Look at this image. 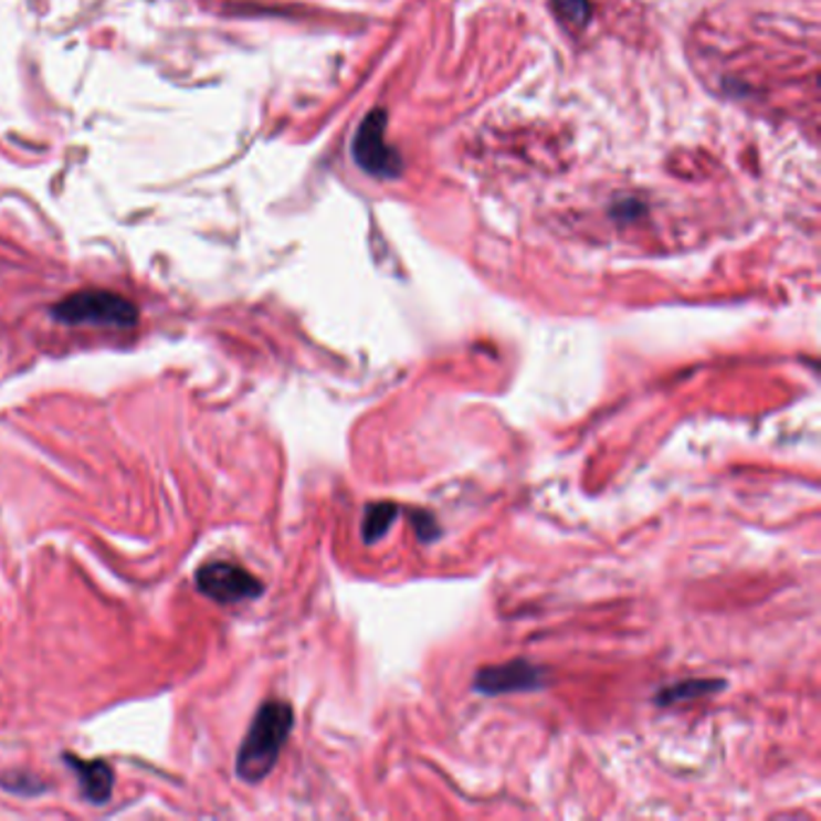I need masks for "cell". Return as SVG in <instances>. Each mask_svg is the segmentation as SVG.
Segmentation results:
<instances>
[{"label": "cell", "instance_id": "10", "mask_svg": "<svg viewBox=\"0 0 821 821\" xmlns=\"http://www.w3.org/2000/svg\"><path fill=\"white\" fill-rule=\"evenodd\" d=\"M414 525H417V535H420V540H422V543L434 540V537L439 535V533H436V520H434L432 516H427V514H417Z\"/></svg>", "mask_w": 821, "mask_h": 821}, {"label": "cell", "instance_id": "9", "mask_svg": "<svg viewBox=\"0 0 821 821\" xmlns=\"http://www.w3.org/2000/svg\"><path fill=\"white\" fill-rule=\"evenodd\" d=\"M551 8H555L561 22L571 27H586V22L590 20L588 0H551Z\"/></svg>", "mask_w": 821, "mask_h": 821}, {"label": "cell", "instance_id": "5", "mask_svg": "<svg viewBox=\"0 0 821 821\" xmlns=\"http://www.w3.org/2000/svg\"><path fill=\"white\" fill-rule=\"evenodd\" d=\"M547 682L549 675L543 667H537L528 661H511L504 665L482 667L473 680V690L484 696H499L514 692L545 690Z\"/></svg>", "mask_w": 821, "mask_h": 821}, {"label": "cell", "instance_id": "1", "mask_svg": "<svg viewBox=\"0 0 821 821\" xmlns=\"http://www.w3.org/2000/svg\"><path fill=\"white\" fill-rule=\"evenodd\" d=\"M292 725L294 711L290 704L265 702L255 713L244 743L239 747L236 776L246 783H259L271 773L292 733Z\"/></svg>", "mask_w": 821, "mask_h": 821}, {"label": "cell", "instance_id": "3", "mask_svg": "<svg viewBox=\"0 0 821 821\" xmlns=\"http://www.w3.org/2000/svg\"><path fill=\"white\" fill-rule=\"evenodd\" d=\"M386 124L388 120L383 109L369 112L367 118L361 120V126L357 128L352 155L357 165L367 173H371V177L396 179L402 167L398 152L386 140Z\"/></svg>", "mask_w": 821, "mask_h": 821}, {"label": "cell", "instance_id": "7", "mask_svg": "<svg viewBox=\"0 0 821 821\" xmlns=\"http://www.w3.org/2000/svg\"><path fill=\"white\" fill-rule=\"evenodd\" d=\"M723 686H725L723 680H686V682L663 686L661 694L655 696V702L661 706L694 702V698H702V696L720 692Z\"/></svg>", "mask_w": 821, "mask_h": 821}, {"label": "cell", "instance_id": "8", "mask_svg": "<svg viewBox=\"0 0 821 821\" xmlns=\"http://www.w3.org/2000/svg\"><path fill=\"white\" fill-rule=\"evenodd\" d=\"M400 508L393 502H376L369 504L365 511V520H361V537L367 545H373L376 540L390 530V525L396 523Z\"/></svg>", "mask_w": 821, "mask_h": 821}, {"label": "cell", "instance_id": "4", "mask_svg": "<svg viewBox=\"0 0 821 821\" xmlns=\"http://www.w3.org/2000/svg\"><path fill=\"white\" fill-rule=\"evenodd\" d=\"M196 586L206 598L220 604H236L263 596V583L232 561H210L196 571Z\"/></svg>", "mask_w": 821, "mask_h": 821}, {"label": "cell", "instance_id": "6", "mask_svg": "<svg viewBox=\"0 0 821 821\" xmlns=\"http://www.w3.org/2000/svg\"><path fill=\"white\" fill-rule=\"evenodd\" d=\"M65 761H69V769L77 776L85 800H90L92 804L109 802L114 792V769L109 764L102 759L85 761L73 757V754H65Z\"/></svg>", "mask_w": 821, "mask_h": 821}, {"label": "cell", "instance_id": "2", "mask_svg": "<svg viewBox=\"0 0 821 821\" xmlns=\"http://www.w3.org/2000/svg\"><path fill=\"white\" fill-rule=\"evenodd\" d=\"M51 316L65 326H109L133 328L138 323V306L109 290H83L53 304Z\"/></svg>", "mask_w": 821, "mask_h": 821}]
</instances>
